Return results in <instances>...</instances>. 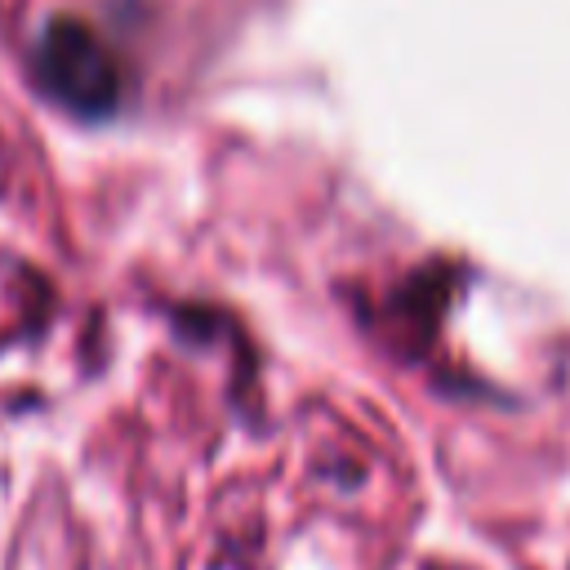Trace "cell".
<instances>
[{
	"label": "cell",
	"mask_w": 570,
	"mask_h": 570,
	"mask_svg": "<svg viewBox=\"0 0 570 570\" xmlns=\"http://www.w3.org/2000/svg\"><path fill=\"white\" fill-rule=\"evenodd\" d=\"M36 80L40 89L67 107L71 116H111L120 102V71L107 45L80 18H53L36 45Z\"/></svg>",
	"instance_id": "obj_1"
}]
</instances>
